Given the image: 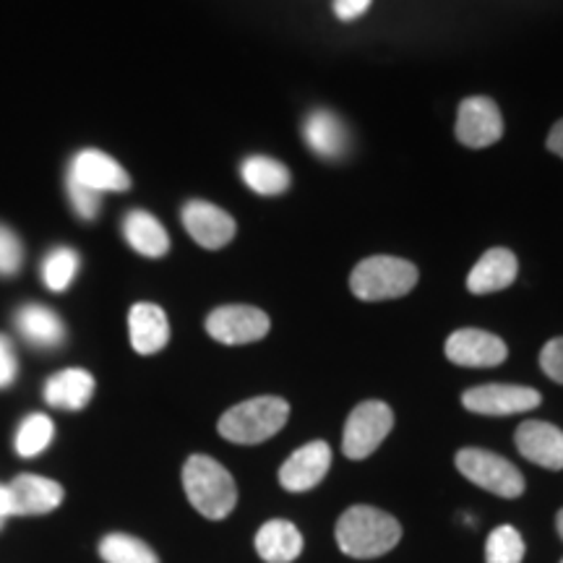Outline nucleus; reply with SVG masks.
I'll use <instances>...</instances> for the list:
<instances>
[{
    "mask_svg": "<svg viewBox=\"0 0 563 563\" xmlns=\"http://www.w3.org/2000/svg\"><path fill=\"white\" fill-rule=\"evenodd\" d=\"M241 178L253 194L279 196L290 188V170L279 159L249 157L241 165Z\"/></svg>",
    "mask_w": 563,
    "mask_h": 563,
    "instance_id": "obj_23",
    "label": "nucleus"
},
{
    "mask_svg": "<svg viewBox=\"0 0 563 563\" xmlns=\"http://www.w3.org/2000/svg\"><path fill=\"white\" fill-rule=\"evenodd\" d=\"M519 264L509 249H490L481 262L473 266L467 277V290L473 295H488L506 290L517 279Z\"/></svg>",
    "mask_w": 563,
    "mask_h": 563,
    "instance_id": "obj_19",
    "label": "nucleus"
},
{
    "mask_svg": "<svg viewBox=\"0 0 563 563\" xmlns=\"http://www.w3.org/2000/svg\"><path fill=\"white\" fill-rule=\"evenodd\" d=\"M540 368L555 384H563V336H555L545 344L543 352H540Z\"/></svg>",
    "mask_w": 563,
    "mask_h": 563,
    "instance_id": "obj_30",
    "label": "nucleus"
},
{
    "mask_svg": "<svg viewBox=\"0 0 563 563\" xmlns=\"http://www.w3.org/2000/svg\"><path fill=\"white\" fill-rule=\"evenodd\" d=\"M329 467H332V449H329V443L311 441L287 456V462L279 467V483L282 488L290 493L311 490L327 477Z\"/></svg>",
    "mask_w": 563,
    "mask_h": 563,
    "instance_id": "obj_12",
    "label": "nucleus"
},
{
    "mask_svg": "<svg viewBox=\"0 0 563 563\" xmlns=\"http://www.w3.org/2000/svg\"><path fill=\"white\" fill-rule=\"evenodd\" d=\"M394 426V412L389 405L371 402L357 405L350 412L347 422H344V439H342V452L350 460H365L382 446L386 435H389Z\"/></svg>",
    "mask_w": 563,
    "mask_h": 563,
    "instance_id": "obj_6",
    "label": "nucleus"
},
{
    "mask_svg": "<svg viewBox=\"0 0 563 563\" xmlns=\"http://www.w3.org/2000/svg\"><path fill=\"white\" fill-rule=\"evenodd\" d=\"M504 136V118L490 97H470L456 112V141L470 150H485Z\"/></svg>",
    "mask_w": 563,
    "mask_h": 563,
    "instance_id": "obj_9",
    "label": "nucleus"
},
{
    "mask_svg": "<svg viewBox=\"0 0 563 563\" xmlns=\"http://www.w3.org/2000/svg\"><path fill=\"white\" fill-rule=\"evenodd\" d=\"M302 139L311 146V152L323 159H342L350 146L347 125L332 110H313L302 121Z\"/></svg>",
    "mask_w": 563,
    "mask_h": 563,
    "instance_id": "obj_16",
    "label": "nucleus"
},
{
    "mask_svg": "<svg viewBox=\"0 0 563 563\" xmlns=\"http://www.w3.org/2000/svg\"><path fill=\"white\" fill-rule=\"evenodd\" d=\"M79 253L74 249H68V245H58V249H53L47 253L45 258H42V282L47 285V290L51 292H63L68 290L70 282L76 279V274H79Z\"/></svg>",
    "mask_w": 563,
    "mask_h": 563,
    "instance_id": "obj_24",
    "label": "nucleus"
},
{
    "mask_svg": "<svg viewBox=\"0 0 563 563\" xmlns=\"http://www.w3.org/2000/svg\"><path fill=\"white\" fill-rule=\"evenodd\" d=\"M418 285V269L405 258L371 256L352 269L350 290L365 302L402 298Z\"/></svg>",
    "mask_w": 563,
    "mask_h": 563,
    "instance_id": "obj_4",
    "label": "nucleus"
},
{
    "mask_svg": "<svg viewBox=\"0 0 563 563\" xmlns=\"http://www.w3.org/2000/svg\"><path fill=\"white\" fill-rule=\"evenodd\" d=\"M269 316L262 308L253 306H222L211 311L207 319V332L211 340L230 344V347L264 340L269 334Z\"/></svg>",
    "mask_w": 563,
    "mask_h": 563,
    "instance_id": "obj_7",
    "label": "nucleus"
},
{
    "mask_svg": "<svg viewBox=\"0 0 563 563\" xmlns=\"http://www.w3.org/2000/svg\"><path fill=\"white\" fill-rule=\"evenodd\" d=\"M371 9V0H334V16L340 21H355Z\"/></svg>",
    "mask_w": 563,
    "mask_h": 563,
    "instance_id": "obj_32",
    "label": "nucleus"
},
{
    "mask_svg": "<svg viewBox=\"0 0 563 563\" xmlns=\"http://www.w3.org/2000/svg\"><path fill=\"white\" fill-rule=\"evenodd\" d=\"M548 150H551L553 154H559V157L563 159V121L555 123L551 133H548Z\"/></svg>",
    "mask_w": 563,
    "mask_h": 563,
    "instance_id": "obj_33",
    "label": "nucleus"
},
{
    "mask_svg": "<svg viewBox=\"0 0 563 563\" xmlns=\"http://www.w3.org/2000/svg\"><path fill=\"white\" fill-rule=\"evenodd\" d=\"M123 235H125V241H129L131 249L146 258H159L170 251V238H167V230L162 228L157 217H152L150 211H144V209H133L131 214H125Z\"/></svg>",
    "mask_w": 563,
    "mask_h": 563,
    "instance_id": "obj_22",
    "label": "nucleus"
},
{
    "mask_svg": "<svg viewBox=\"0 0 563 563\" xmlns=\"http://www.w3.org/2000/svg\"><path fill=\"white\" fill-rule=\"evenodd\" d=\"M24 264V245L16 232L0 224V277H13Z\"/></svg>",
    "mask_w": 563,
    "mask_h": 563,
    "instance_id": "obj_28",
    "label": "nucleus"
},
{
    "mask_svg": "<svg viewBox=\"0 0 563 563\" xmlns=\"http://www.w3.org/2000/svg\"><path fill=\"white\" fill-rule=\"evenodd\" d=\"M456 467L470 483L493 493V496L519 498L525 493L522 473L509 460L485 452V449H462L456 454Z\"/></svg>",
    "mask_w": 563,
    "mask_h": 563,
    "instance_id": "obj_5",
    "label": "nucleus"
},
{
    "mask_svg": "<svg viewBox=\"0 0 563 563\" xmlns=\"http://www.w3.org/2000/svg\"><path fill=\"white\" fill-rule=\"evenodd\" d=\"M19 363L16 352H13V344L5 334H0V389H9V386L16 382Z\"/></svg>",
    "mask_w": 563,
    "mask_h": 563,
    "instance_id": "obj_31",
    "label": "nucleus"
},
{
    "mask_svg": "<svg viewBox=\"0 0 563 563\" xmlns=\"http://www.w3.org/2000/svg\"><path fill=\"white\" fill-rule=\"evenodd\" d=\"M100 555L104 563H159L157 553L144 540L131 534H108L100 543Z\"/></svg>",
    "mask_w": 563,
    "mask_h": 563,
    "instance_id": "obj_25",
    "label": "nucleus"
},
{
    "mask_svg": "<svg viewBox=\"0 0 563 563\" xmlns=\"http://www.w3.org/2000/svg\"><path fill=\"white\" fill-rule=\"evenodd\" d=\"M183 488H186L194 509L214 522L228 517L238 504V488L232 475L207 454L188 456L186 467H183Z\"/></svg>",
    "mask_w": 563,
    "mask_h": 563,
    "instance_id": "obj_2",
    "label": "nucleus"
},
{
    "mask_svg": "<svg viewBox=\"0 0 563 563\" xmlns=\"http://www.w3.org/2000/svg\"><path fill=\"white\" fill-rule=\"evenodd\" d=\"M13 321H16L19 334L24 336L32 347L55 350L66 342V327H63L60 316L51 311L47 306L26 302V306H21L16 316H13Z\"/></svg>",
    "mask_w": 563,
    "mask_h": 563,
    "instance_id": "obj_17",
    "label": "nucleus"
},
{
    "mask_svg": "<svg viewBox=\"0 0 563 563\" xmlns=\"http://www.w3.org/2000/svg\"><path fill=\"white\" fill-rule=\"evenodd\" d=\"M446 357L464 368H493L509 357V347L501 336L483 329H460L446 340Z\"/></svg>",
    "mask_w": 563,
    "mask_h": 563,
    "instance_id": "obj_11",
    "label": "nucleus"
},
{
    "mask_svg": "<svg viewBox=\"0 0 563 563\" xmlns=\"http://www.w3.org/2000/svg\"><path fill=\"white\" fill-rule=\"evenodd\" d=\"M402 540V525L376 506H352L336 522V545L350 559H378Z\"/></svg>",
    "mask_w": 563,
    "mask_h": 563,
    "instance_id": "obj_1",
    "label": "nucleus"
},
{
    "mask_svg": "<svg viewBox=\"0 0 563 563\" xmlns=\"http://www.w3.org/2000/svg\"><path fill=\"white\" fill-rule=\"evenodd\" d=\"M13 517V506H11V493L9 485H0V530H3L5 519Z\"/></svg>",
    "mask_w": 563,
    "mask_h": 563,
    "instance_id": "obj_34",
    "label": "nucleus"
},
{
    "mask_svg": "<svg viewBox=\"0 0 563 563\" xmlns=\"http://www.w3.org/2000/svg\"><path fill=\"white\" fill-rule=\"evenodd\" d=\"M13 517H37L58 509L63 504V485L51 477L40 475H19L9 483Z\"/></svg>",
    "mask_w": 563,
    "mask_h": 563,
    "instance_id": "obj_15",
    "label": "nucleus"
},
{
    "mask_svg": "<svg viewBox=\"0 0 563 563\" xmlns=\"http://www.w3.org/2000/svg\"><path fill=\"white\" fill-rule=\"evenodd\" d=\"M180 220L183 228L188 230V235H191L201 249L209 251L224 249L238 232L235 220H232L228 211L211 201H188L180 211Z\"/></svg>",
    "mask_w": 563,
    "mask_h": 563,
    "instance_id": "obj_10",
    "label": "nucleus"
},
{
    "mask_svg": "<svg viewBox=\"0 0 563 563\" xmlns=\"http://www.w3.org/2000/svg\"><path fill=\"white\" fill-rule=\"evenodd\" d=\"M464 410L477 415H490V418H504V415L530 412L540 405V391L530 386L517 384H485L467 389L462 394Z\"/></svg>",
    "mask_w": 563,
    "mask_h": 563,
    "instance_id": "obj_8",
    "label": "nucleus"
},
{
    "mask_svg": "<svg viewBox=\"0 0 563 563\" xmlns=\"http://www.w3.org/2000/svg\"><path fill=\"white\" fill-rule=\"evenodd\" d=\"M68 180H76L84 188L104 194V191H129V173L118 165L110 154L97 150H84L74 157L68 167Z\"/></svg>",
    "mask_w": 563,
    "mask_h": 563,
    "instance_id": "obj_13",
    "label": "nucleus"
},
{
    "mask_svg": "<svg viewBox=\"0 0 563 563\" xmlns=\"http://www.w3.org/2000/svg\"><path fill=\"white\" fill-rule=\"evenodd\" d=\"M95 394V376L84 368H66L47 378L45 402L58 410H84Z\"/></svg>",
    "mask_w": 563,
    "mask_h": 563,
    "instance_id": "obj_20",
    "label": "nucleus"
},
{
    "mask_svg": "<svg viewBox=\"0 0 563 563\" xmlns=\"http://www.w3.org/2000/svg\"><path fill=\"white\" fill-rule=\"evenodd\" d=\"M519 454L545 470H563V431L543 420H527L517 428Z\"/></svg>",
    "mask_w": 563,
    "mask_h": 563,
    "instance_id": "obj_14",
    "label": "nucleus"
},
{
    "mask_svg": "<svg viewBox=\"0 0 563 563\" xmlns=\"http://www.w3.org/2000/svg\"><path fill=\"white\" fill-rule=\"evenodd\" d=\"M287 418H290V405L279 397H256L249 402H241L230 407L220 418V435L232 443H243V446H253V443L269 441L285 428Z\"/></svg>",
    "mask_w": 563,
    "mask_h": 563,
    "instance_id": "obj_3",
    "label": "nucleus"
},
{
    "mask_svg": "<svg viewBox=\"0 0 563 563\" xmlns=\"http://www.w3.org/2000/svg\"><path fill=\"white\" fill-rule=\"evenodd\" d=\"M561 563H563V561H561Z\"/></svg>",
    "mask_w": 563,
    "mask_h": 563,
    "instance_id": "obj_36",
    "label": "nucleus"
},
{
    "mask_svg": "<svg viewBox=\"0 0 563 563\" xmlns=\"http://www.w3.org/2000/svg\"><path fill=\"white\" fill-rule=\"evenodd\" d=\"M68 199H70V207H74L76 214L81 217V220H95L97 214H100V194L91 191V188H84L79 186L76 180H68Z\"/></svg>",
    "mask_w": 563,
    "mask_h": 563,
    "instance_id": "obj_29",
    "label": "nucleus"
},
{
    "mask_svg": "<svg viewBox=\"0 0 563 563\" xmlns=\"http://www.w3.org/2000/svg\"><path fill=\"white\" fill-rule=\"evenodd\" d=\"M555 530H559V538L563 540V509L559 511V517H555Z\"/></svg>",
    "mask_w": 563,
    "mask_h": 563,
    "instance_id": "obj_35",
    "label": "nucleus"
},
{
    "mask_svg": "<svg viewBox=\"0 0 563 563\" xmlns=\"http://www.w3.org/2000/svg\"><path fill=\"white\" fill-rule=\"evenodd\" d=\"M53 435H55V426H53V420L47 418V415H42V412L30 415V418L21 422L19 431H16V452H19V456H26V460H32V456L42 454L47 446H51Z\"/></svg>",
    "mask_w": 563,
    "mask_h": 563,
    "instance_id": "obj_26",
    "label": "nucleus"
},
{
    "mask_svg": "<svg viewBox=\"0 0 563 563\" xmlns=\"http://www.w3.org/2000/svg\"><path fill=\"white\" fill-rule=\"evenodd\" d=\"M525 540L519 530L504 525L496 527L485 540V563H522Z\"/></svg>",
    "mask_w": 563,
    "mask_h": 563,
    "instance_id": "obj_27",
    "label": "nucleus"
},
{
    "mask_svg": "<svg viewBox=\"0 0 563 563\" xmlns=\"http://www.w3.org/2000/svg\"><path fill=\"white\" fill-rule=\"evenodd\" d=\"M253 545L266 563H292L302 553V534L287 519H269L256 532Z\"/></svg>",
    "mask_w": 563,
    "mask_h": 563,
    "instance_id": "obj_21",
    "label": "nucleus"
},
{
    "mask_svg": "<svg viewBox=\"0 0 563 563\" xmlns=\"http://www.w3.org/2000/svg\"><path fill=\"white\" fill-rule=\"evenodd\" d=\"M129 334L139 355H154L170 342V323L159 306L136 302L129 313Z\"/></svg>",
    "mask_w": 563,
    "mask_h": 563,
    "instance_id": "obj_18",
    "label": "nucleus"
}]
</instances>
